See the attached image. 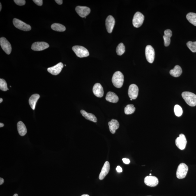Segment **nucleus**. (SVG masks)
I'll return each instance as SVG.
<instances>
[{"label":"nucleus","mask_w":196,"mask_h":196,"mask_svg":"<svg viewBox=\"0 0 196 196\" xmlns=\"http://www.w3.org/2000/svg\"><path fill=\"white\" fill-rule=\"evenodd\" d=\"M112 82L115 87H122L124 82V76L122 73L119 71L115 72L112 78Z\"/></svg>","instance_id":"f257e3e1"},{"label":"nucleus","mask_w":196,"mask_h":196,"mask_svg":"<svg viewBox=\"0 0 196 196\" xmlns=\"http://www.w3.org/2000/svg\"><path fill=\"white\" fill-rule=\"evenodd\" d=\"M182 96L188 105L191 107L196 106V95L189 92H184Z\"/></svg>","instance_id":"f03ea898"},{"label":"nucleus","mask_w":196,"mask_h":196,"mask_svg":"<svg viewBox=\"0 0 196 196\" xmlns=\"http://www.w3.org/2000/svg\"><path fill=\"white\" fill-rule=\"evenodd\" d=\"M72 49L77 57L82 58L88 57L89 55L87 49L82 46H74Z\"/></svg>","instance_id":"7ed1b4c3"},{"label":"nucleus","mask_w":196,"mask_h":196,"mask_svg":"<svg viewBox=\"0 0 196 196\" xmlns=\"http://www.w3.org/2000/svg\"><path fill=\"white\" fill-rule=\"evenodd\" d=\"M188 167L186 164L181 163L179 164L176 170V177L179 179L184 178L188 173Z\"/></svg>","instance_id":"20e7f679"},{"label":"nucleus","mask_w":196,"mask_h":196,"mask_svg":"<svg viewBox=\"0 0 196 196\" xmlns=\"http://www.w3.org/2000/svg\"><path fill=\"white\" fill-rule=\"evenodd\" d=\"M14 26L16 28L21 30L28 31L31 30V27L29 24L26 23L19 19L14 18L13 20Z\"/></svg>","instance_id":"39448f33"},{"label":"nucleus","mask_w":196,"mask_h":196,"mask_svg":"<svg viewBox=\"0 0 196 196\" xmlns=\"http://www.w3.org/2000/svg\"><path fill=\"white\" fill-rule=\"evenodd\" d=\"M144 16L140 12H136L133 19V24L135 28H139L142 25L144 20Z\"/></svg>","instance_id":"423d86ee"},{"label":"nucleus","mask_w":196,"mask_h":196,"mask_svg":"<svg viewBox=\"0 0 196 196\" xmlns=\"http://www.w3.org/2000/svg\"><path fill=\"white\" fill-rule=\"evenodd\" d=\"M145 55L148 62L152 63L154 61L155 51L151 45H148L146 47Z\"/></svg>","instance_id":"0eeeda50"},{"label":"nucleus","mask_w":196,"mask_h":196,"mask_svg":"<svg viewBox=\"0 0 196 196\" xmlns=\"http://www.w3.org/2000/svg\"><path fill=\"white\" fill-rule=\"evenodd\" d=\"M0 45L2 48L7 54H10L12 51L11 45L10 42L4 37L0 39Z\"/></svg>","instance_id":"6e6552de"},{"label":"nucleus","mask_w":196,"mask_h":196,"mask_svg":"<svg viewBox=\"0 0 196 196\" xmlns=\"http://www.w3.org/2000/svg\"><path fill=\"white\" fill-rule=\"evenodd\" d=\"M176 144L179 149H185L187 144V140L186 137L183 134H180L179 137L176 139Z\"/></svg>","instance_id":"1a4fd4ad"},{"label":"nucleus","mask_w":196,"mask_h":196,"mask_svg":"<svg viewBox=\"0 0 196 196\" xmlns=\"http://www.w3.org/2000/svg\"><path fill=\"white\" fill-rule=\"evenodd\" d=\"M139 89L138 87L135 84H132L129 87L128 94L129 97L132 100L136 99L138 96Z\"/></svg>","instance_id":"9d476101"},{"label":"nucleus","mask_w":196,"mask_h":196,"mask_svg":"<svg viewBox=\"0 0 196 196\" xmlns=\"http://www.w3.org/2000/svg\"><path fill=\"white\" fill-rule=\"evenodd\" d=\"M76 12L78 14L82 17H86L91 12V9L88 7L78 6L75 8Z\"/></svg>","instance_id":"9b49d317"},{"label":"nucleus","mask_w":196,"mask_h":196,"mask_svg":"<svg viewBox=\"0 0 196 196\" xmlns=\"http://www.w3.org/2000/svg\"><path fill=\"white\" fill-rule=\"evenodd\" d=\"M49 44L45 42H36L33 43L31 49L35 51H41L46 49L49 47Z\"/></svg>","instance_id":"f8f14e48"},{"label":"nucleus","mask_w":196,"mask_h":196,"mask_svg":"<svg viewBox=\"0 0 196 196\" xmlns=\"http://www.w3.org/2000/svg\"><path fill=\"white\" fill-rule=\"evenodd\" d=\"M64 67L62 63H59L54 66L47 69L48 71L52 75H57L61 73Z\"/></svg>","instance_id":"ddd939ff"},{"label":"nucleus","mask_w":196,"mask_h":196,"mask_svg":"<svg viewBox=\"0 0 196 196\" xmlns=\"http://www.w3.org/2000/svg\"><path fill=\"white\" fill-rule=\"evenodd\" d=\"M144 182L148 186L155 187L158 185L159 181L158 178L155 176H148L145 178Z\"/></svg>","instance_id":"4468645a"},{"label":"nucleus","mask_w":196,"mask_h":196,"mask_svg":"<svg viewBox=\"0 0 196 196\" xmlns=\"http://www.w3.org/2000/svg\"><path fill=\"white\" fill-rule=\"evenodd\" d=\"M115 21L112 16L109 15L106 19V27L107 32L109 33H112L114 29Z\"/></svg>","instance_id":"2eb2a0df"},{"label":"nucleus","mask_w":196,"mask_h":196,"mask_svg":"<svg viewBox=\"0 0 196 196\" xmlns=\"http://www.w3.org/2000/svg\"><path fill=\"white\" fill-rule=\"evenodd\" d=\"M93 92L95 96L98 98H101L103 96L104 92L103 87L98 83L95 84L93 86Z\"/></svg>","instance_id":"dca6fc26"},{"label":"nucleus","mask_w":196,"mask_h":196,"mask_svg":"<svg viewBox=\"0 0 196 196\" xmlns=\"http://www.w3.org/2000/svg\"><path fill=\"white\" fill-rule=\"evenodd\" d=\"M110 163L108 161H106L104 163L102 167L101 172L99 176V179L101 180L103 179L108 174L109 170H110Z\"/></svg>","instance_id":"f3484780"},{"label":"nucleus","mask_w":196,"mask_h":196,"mask_svg":"<svg viewBox=\"0 0 196 196\" xmlns=\"http://www.w3.org/2000/svg\"><path fill=\"white\" fill-rule=\"evenodd\" d=\"M172 36V32L170 30L167 29L164 31V35L163 38L164 41V45L165 47L169 46L171 42V37Z\"/></svg>","instance_id":"a211bd4d"},{"label":"nucleus","mask_w":196,"mask_h":196,"mask_svg":"<svg viewBox=\"0 0 196 196\" xmlns=\"http://www.w3.org/2000/svg\"><path fill=\"white\" fill-rule=\"evenodd\" d=\"M109 130L111 133L114 134L116 130L119 129L120 125L119 122L116 120L112 119L108 123Z\"/></svg>","instance_id":"6ab92c4d"},{"label":"nucleus","mask_w":196,"mask_h":196,"mask_svg":"<svg viewBox=\"0 0 196 196\" xmlns=\"http://www.w3.org/2000/svg\"><path fill=\"white\" fill-rule=\"evenodd\" d=\"M106 100L107 101L116 103L119 101V98L114 93L112 92H109L107 93L106 96Z\"/></svg>","instance_id":"aec40b11"},{"label":"nucleus","mask_w":196,"mask_h":196,"mask_svg":"<svg viewBox=\"0 0 196 196\" xmlns=\"http://www.w3.org/2000/svg\"><path fill=\"white\" fill-rule=\"evenodd\" d=\"M40 97L38 94H33L31 96L29 100V103L31 108L34 110L37 101Z\"/></svg>","instance_id":"412c9836"},{"label":"nucleus","mask_w":196,"mask_h":196,"mask_svg":"<svg viewBox=\"0 0 196 196\" xmlns=\"http://www.w3.org/2000/svg\"><path fill=\"white\" fill-rule=\"evenodd\" d=\"M17 128L19 135L22 136H23L27 133V128L25 125L22 121H19L17 123Z\"/></svg>","instance_id":"4be33fe9"},{"label":"nucleus","mask_w":196,"mask_h":196,"mask_svg":"<svg viewBox=\"0 0 196 196\" xmlns=\"http://www.w3.org/2000/svg\"><path fill=\"white\" fill-rule=\"evenodd\" d=\"M182 73V70L181 67L178 65H176L174 68L170 71V75L173 76L175 77L180 76Z\"/></svg>","instance_id":"5701e85b"},{"label":"nucleus","mask_w":196,"mask_h":196,"mask_svg":"<svg viewBox=\"0 0 196 196\" xmlns=\"http://www.w3.org/2000/svg\"><path fill=\"white\" fill-rule=\"evenodd\" d=\"M81 114L86 120L93 122L96 123L97 119L96 117L94 114H90L86 112V111L82 110L80 111Z\"/></svg>","instance_id":"b1692460"},{"label":"nucleus","mask_w":196,"mask_h":196,"mask_svg":"<svg viewBox=\"0 0 196 196\" xmlns=\"http://www.w3.org/2000/svg\"><path fill=\"white\" fill-rule=\"evenodd\" d=\"M51 29L54 30L58 32H64L66 30V28L62 24L54 23L51 26Z\"/></svg>","instance_id":"393cba45"},{"label":"nucleus","mask_w":196,"mask_h":196,"mask_svg":"<svg viewBox=\"0 0 196 196\" xmlns=\"http://www.w3.org/2000/svg\"><path fill=\"white\" fill-rule=\"evenodd\" d=\"M187 20L191 23L196 26V14L193 12H190L186 15Z\"/></svg>","instance_id":"a878e982"},{"label":"nucleus","mask_w":196,"mask_h":196,"mask_svg":"<svg viewBox=\"0 0 196 196\" xmlns=\"http://www.w3.org/2000/svg\"><path fill=\"white\" fill-rule=\"evenodd\" d=\"M135 110V108L133 104L127 105L124 109L125 114L127 115L133 114Z\"/></svg>","instance_id":"bb28decb"},{"label":"nucleus","mask_w":196,"mask_h":196,"mask_svg":"<svg viewBox=\"0 0 196 196\" xmlns=\"http://www.w3.org/2000/svg\"><path fill=\"white\" fill-rule=\"evenodd\" d=\"M125 52V47L123 43H120L117 46L116 48L117 54L118 55L121 56Z\"/></svg>","instance_id":"cd10ccee"},{"label":"nucleus","mask_w":196,"mask_h":196,"mask_svg":"<svg viewBox=\"0 0 196 196\" xmlns=\"http://www.w3.org/2000/svg\"><path fill=\"white\" fill-rule=\"evenodd\" d=\"M174 112L176 115L177 117H180L183 114V110L181 106L178 105L175 106Z\"/></svg>","instance_id":"c85d7f7f"},{"label":"nucleus","mask_w":196,"mask_h":196,"mask_svg":"<svg viewBox=\"0 0 196 196\" xmlns=\"http://www.w3.org/2000/svg\"><path fill=\"white\" fill-rule=\"evenodd\" d=\"M187 45L191 52H196V42H188L187 43Z\"/></svg>","instance_id":"c756f323"},{"label":"nucleus","mask_w":196,"mask_h":196,"mask_svg":"<svg viewBox=\"0 0 196 196\" xmlns=\"http://www.w3.org/2000/svg\"><path fill=\"white\" fill-rule=\"evenodd\" d=\"M0 89L3 91H6L8 90L7 82L4 79H0Z\"/></svg>","instance_id":"7c9ffc66"},{"label":"nucleus","mask_w":196,"mask_h":196,"mask_svg":"<svg viewBox=\"0 0 196 196\" xmlns=\"http://www.w3.org/2000/svg\"><path fill=\"white\" fill-rule=\"evenodd\" d=\"M14 2L16 4L19 6H24L26 4V1L24 0H14Z\"/></svg>","instance_id":"2f4dec72"},{"label":"nucleus","mask_w":196,"mask_h":196,"mask_svg":"<svg viewBox=\"0 0 196 196\" xmlns=\"http://www.w3.org/2000/svg\"><path fill=\"white\" fill-rule=\"evenodd\" d=\"M33 1L39 6H42L43 5V1L42 0H33Z\"/></svg>","instance_id":"473e14b6"},{"label":"nucleus","mask_w":196,"mask_h":196,"mask_svg":"<svg viewBox=\"0 0 196 196\" xmlns=\"http://www.w3.org/2000/svg\"><path fill=\"white\" fill-rule=\"evenodd\" d=\"M123 163L126 164H128L130 163V160L128 158H123Z\"/></svg>","instance_id":"72a5a7b5"},{"label":"nucleus","mask_w":196,"mask_h":196,"mask_svg":"<svg viewBox=\"0 0 196 196\" xmlns=\"http://www.w3.org/2000/svg\"><path fill=\"white\" fill-rule=\"evenodd\" d=\"M118 173H121L123 172V169L120 166H117L116 169Z\"/></svg>","instance_id":"f704fd0d"},{"label":"nucleus","mask_w":196,"mask_h":196,"mask_svg":"<svg viewBox=\"0 0 196 196\" xmlns=\"http://www.w3.org/2000/svg\"><path fill=\"white\" fill-rule=\"evenodd\" d=\"M55 1L58 5H61L62 4L63 1L62 0H55Z\"/></svg>","instance_id":"c9c22d12"},{"label":"nucleus","mask_w":196,"mask_h":196,"mask_svg":"<svg viewBox=\"0 0 196 196\" xmlns=\"http://www.w3.org/2000/svg\"><path fill=\"white\" fill-rule=\"evenodd\" d=\"M4 182V180L3 178H0V185H2L3 184Z\"/></svg>","instance_id":"e433bc0d"},{"label":"nucleus","mask_w":196,"mask_h":196,"mask_svg":"<svg viewBox=\"0 0 196 196\" xmlns=\"http://www.w3.org/2000/svg\"><path fill=\"white\" fill-rule=\"evenodd\" d=\"M4 126V124H3V123H0V127H1V128H2V127H3Z\"/></svg>","instance_id":"4c0bfd02"},{"label":"nucleus","mask_w":196,"mask_h":196,"mask_svg":"<svg viewBox=\"0 0 196 196\" xmlns=\"http://www.w3.org/2000/svg\"><path fill=\"white\" fill-rule=\"evenodd\" d=\"M2 8V6L1 3H0V11H1Z\"/></svg>","instance_id":"58836bf2"},{"label":"nucleus","mask_w":196,"mask_h":196,"mask_svg":"<svg viewBox=\"0 0 196 196\" xmlns=\"http://www.w3.org/2000/svg\"><path fill=\"white\" fill-rule=\"evenodd\" d=\"M3 101V100L2 98H0V103H2V102Z\"/></svg>","instance_id":"ea45409f"},{"label":"nucleus","mask_w":196,"mask_h":196,"mask_svg":"<svg viewBox=\"0 0 196 196\" xmlns=\"http://www.w3.org/2000/svg\"><path fill=\"white\" fill-rule=\"evenodd\" d=\"M81 196H89V195H88V194H83V195H82Z\"/></svg>","instance_id":"a19ab883"},{"label":"nucleus","mask_w":196,"mask_h":196,"mask_svg":"<svg viewBox=\"0 0 196 196\" xmlns=\"http://www.w3.org/2000/svg\"><path fill=\"white\" fill-rule=\"evenodd\" d=\"M13 196H18V195H17V194H15Z\"/></svg>","instance_id":"79ce46f5"},{"label":"nucleus","mask_w":196,"mask_h":196,"mask_svg":"<svg viewBox=\"0 0 196 196\" xmlns=\"http://www.w3.org/2000/svg\"><path fill=\"white\" fill-rule=\"evenodd\" d=\"M130 100H131V101L132 100V99H131V98H130Z\"/></svg>","instance_id":"37998d69"},{"label":"nucleus","mask_w":196,"mask_h":196,"mask_svg":"<svg viewBox=\"0 0 196 196\" xmlns=\"http://www.w3.org/2000/svg\"></svg>","instance_id":"c03bdc74"}]
</instances>
